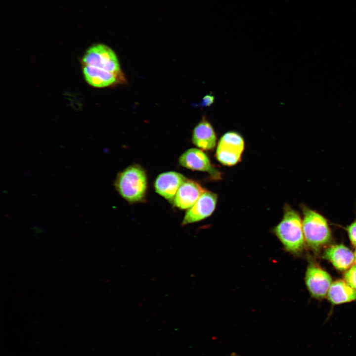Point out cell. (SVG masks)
<instances>
[{"label": "cell", "instance_id": "obj_14", "mask_svg": "<svg viewBox=\"0 0 356 356\" xmlns=\"http://www.w3.org/2000/svg\"><path fill=\"white\" fill-rule=\"evenodd\" d=\"M345 281L356 290V265L352 266L344 274Z\"/></svg>", "mask_w": 356, "mask_h": 356}, {"label": "cell", "instance_id": "obj_15", "mask_svg": "<svg viewBox=\"0 0 356 356\" xmlns=\"http://www.w3.org/2000/svg\"><path fill=\"white\" fill-rule=\"evenodd\" d=\"M347 230L352 243L356 246V220L348 227Z\"/></svg>", "mask_w": 356, "mask_h": 356}, {"label": "cell", "instance_id": "obj_3", "mask_svg": "<svg viewBox=\"0 0 356 356\" xmlns=\"http://www.w3.org/2000/svg\"><path fill=\"white\" fill-rule=\"evenodd\" d=\"M115 187L128 202L142 201L145 197L147 187L145 170L138 165L128 167L118 174L115 180Z\"/></svg>", "mask_w": 356, "mask_h": 356}, {"label": "cell", "instance_id": "obj_1", "mask_svg": "<svg viewBox=\"0 0 356 356\" xmlns=\"http://www.w3.org/2000/svg\"><path fill=\"white\" fill-rule=\"evenodd\" d=\"M81 63L85 79L92 87H109L124 80L116 54L104 44H97L89 47Z\"/></svg>", "mask_w": 356, "mask_h": 356}, {"label": "cell", "instance_id": "obj_8", "mask_svg": "<svg viewBox=\"0 0 356 356\" xmlns=\"http://www.w3.org/2000/svg\"><path fill=\"white\" fill-rule=\"evenodd\" d=\"M305 282L311 294L316 298L326 296L332 284L330 275L322 269L310 265L306 271Z\"/></svg>", "mask_w": 356, "mask_h": 356}, {"label": "cell", "instance_id": "obj_4", "mask_svg": "<svg viewBox=\"0 0 356 356\" xmlns=\"http://www.w3.org/2000/svg\"><path fill=\"white\" fill-rule=\"evenodd\" d=\"M303 230L308 244L317 248L326 244L331 239V231L325 218L315 211L302 206Z\"/></svg>", "mask_w": 356, "mask_h": 356}, {"label": "cell", "instance_id": "obj_10", "mask_svg": "<svg viewBox=\"0 0 356 356\" xmlns=\"http://www.w3.org/2000/svg\"><path fill=\"white\" fill-rule=\"evenodd\" d=\"M206 190L198 182L187 179L179 187L172 203L179 209L187 210Z\"/></svg>", "mask_w": 356, "mask_h": 356}, {"label": "cell", "instance_id": "obj_6", "mask_svg": "<svg viewBox=\"0 0 356 356\" xmlns=\"http://www.w3.org/2000/svg\"><path fill=\"white\" fill-rule=\"evenodd\" d=\"M180 166L193 171L207 172L214 179L222 178L221 173L211 162L203 150L195 148H190L183 152L178 159Z\"/></svg>", "mask_w": 356, "mask_h": 356}, {"label": "cell", "instance_id": "obj_12", "mask_svg": "<svg viewBox=\"0 0 356 356\" xmlns=\"http://www.w3.org/2000/svg\"><path fill=\"white\" fill-rule=\"evenodd\" d=\"M324 257L329 260L335 268L340 270L350 268L355 261L354 254L343 245L328 247L324 253Z\"/></svg>", "mask_w": 356, "mask_h": 356}, {"label": "cell", "instance_id": "obj_5", "mask_svg": "<svg viewBox=\"0 0 356 356\" xmlns=\"http://www.w3.org/2000/svg\"><path fill=\"white\" fill-rule=\"evenodd\" d=\"M244 148L242 136L235 131H228L218 141L216 157L223 165L232 166L241 161Z\"/></svg>", "mask_w": 356, "mask_h": 356}, {"label": "cell", "instance_id": "obj_9", "mask_svg": "<svg viewBox=\"0 0 356 356\" xmlns=\"http://www.w3.org/2000/svg\"><path fill=\"white\" fill-rule=\"evenodd\" d=\"M186 179L183 175L176 172L163 173L155 180V190L158 194L172 202L179 187Z\"/></svg>", "mask_w": 356, "mask_h": 356}, {"label": "cell", "instance_id": "obj_17", "mask_svg": "<svg viewBox=\"0 0 356 356\" xmlns=\"http://www.w3.org/2000/svg\"><path fill=\"white\" fill-rule=\"evenodd\" d=\"M354 255H355V261L356 262V251H355Z\"/></svg>", "mask_w": 356, "mask_h": 356}, {"label": "cell", "instance_id": "obj_16", "mask_svg": "<svg viewBox=\"0 0 356 356\" xmlns=\"http://www.w3.org/2000/svg\"><path fill=\"white\" fill-rule=\"evenodd\" d=\"M215 97L213 95L207 94L203 98L201 105L203 107H208L212 105L214 102Z\"/></svg>", "mask_w": 356, "mask_h": 356}, {"label": "cell", "instance_id": "obj_13", "mask_svg": "<svg viewBox=\"0 0 356 356\" xmlns=\"http://www.w3.org/2000/svg\"><path fill=\"white\" fill-rule=\"evenodd\" d=\"M329 300L334 304L351 302L356 299V290L345 281L332 282L328 292Z\"/></svg>", "mask_w": 356, "mask_h": 356}, {"label": "cell", "instance_id": "obj_7", "mask_svg": "<svg viewBox=\"0 0 356 356\" xmlns=\"http://www.w3.org/2000/svg\"><path fill=\"white\" fill-rule=\"evenodd\" d=\"M217 200L216 193L206 190L194 204L187 210L181 225L198 222L210 216L215 211Z\"/></svg>", "mask_w": 356, "mask_h": 356}, {"label": "cell", "instance_id": "obj_2", "mask_svg": "<svg viewBox=\"0 0 356 356\" xmlns=\"http://www.w3.org/2000/svg\"><path fill=\"white\" fill-rule=\"evenodd\" d=\"M272 231L287 251L297 254L303 250L305 240L302 220L289 205L284 206L282 219Z\"/></svg>", "mask_w": 356, "mask_h": 356}, {"label": "cell", "instance_id": "obj_11", "mask_svg": "<svg viewBox=\"0 0 356 356\" xmlns=\"http://www.w3.org/2000/svg\"><path fill=\"white\" fill-rule=\"evenodd\" d=\"M217 140L213 126L205 117H203L192 131L193 144L202 150H212L216 146Z\"/></svg>", "mask_w": 356, "mask_h": 356}]
</instances>
